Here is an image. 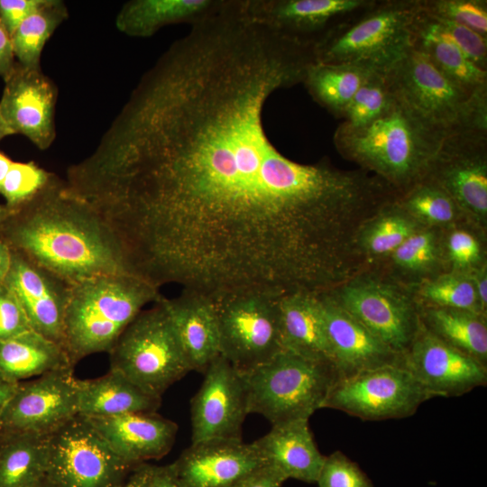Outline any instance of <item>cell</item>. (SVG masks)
<instances>
[{
    "mask_svg": "<svg viewBox=\"0 0 487 487\" xmlns=\"http://www.w3.org/2000/svg\"><path fill=\"white\" fill-rule=\"evenodd\" d=\"M0 237L12 252L70 285L101 275L131 274L102 217L55 174L32 198L11 209Z\"/></svg>",
    "mask_w": 487,
    "mask_h": 487,
    "instance_id": "1",
    "label": "cell"
},
{
    "mask_svg": "<svg viewBox=\"0 0 487 487\" xmlns=\"http://www.w3.org/2000/svg\"><path fill=\"white\" fill-rule=\"evenodd\" d=\"M446 135L392 93L379 117L361 127L340 124L333 141L344 158L402 194L427 176Z\"/></svg>",
    "mask_w": 487,
    "mask_h": 487,
    "instance_id": "2",
    "label": "cell"
},
{
    "mask_svg": "<svg viewBox=\"0 0 487 487\" xmlns=\"http://www.w3.org/2000/svg\"><path fill=\"white\" fill-rule=\"evenodd\" d=\"M161 298L159 288L129 273L107 274L71 286L63 347L73 366L113 348L143 307Z\"/></svg>",
    "mask_w": 487,
    "mask_h": 487,
    "instance_id": "3",
    "label": "cell"
},
{
    "mask_svg": "<svg viewBox=\"0 0 487 487\" xmlns=\"http://www.w3.org/2000/svg\"><path fill=\"white\" fill-rule=\"evenodd\" d=\"M420 0H373L314 44L316 62L357 64L388 72L412 47Z\"/></svg>",
    "mask_w": 487,
    "mask_h": 487,
    "instance_id": "4",
    "label": "cell"
},
{
    "mask_svg": "<svg viewBox=\"0 0 487 487\" xmlns=\"http://www.w3.org/2000/svg\"><path fill=\"white\" fill-rule=\"evenodd\" d=\"M241 374L249 414H260L271 425L309 419L315 411L323 408L338 377L332 364L284 350Z\"/></svg>",
    "mask_w": 487,
    "mask_h": 487,
    "instance_id": "5",
    "label": "cell"
},
{
    "mask_svg": "<svg viewBox=\"0 0 487 487\" xmlns=\"http://www.w3.org/2000/svg\"><path fill=\"white\" fill-rule=\"evenodd\" d=\"M385 74L392 93L447 134L462 128L487 130V87L466 93L423 52L411 47Z\"/></svg>",
    "mask_w": 487,
    "mask_h": 487,
    "instance_id": "6",
    "label": "cell"
},
{
    "mask_svg": "<svg viewBox=\"0 0 487 487\" xmlns=\"http://www.w3.org/2000/svg\"><path fill=\"white\" fill-rule=\"evenodd\" d=\"M108 354L110 370L158 398L191 371L161 298L136 316Z\"/></svg>",
    "mask_w": 487,
    "mask_h": 487,
    "instance_id": "7",
    "label": "cell"
},
{
    "mask_svg": "<svg viewBox=\"0 0 487 487\" xmlns=\"http://www.w3.org/2000/svg\"><path fill=\"white\" fill-rule=\"evenodd\" d=\"M432 396L402 364H387L337 377L322 409L363 420L412 416Z\"/></svg>",
    "mask_w": 487,
    "mask_h": 487,
    "instance_id": "8",
    "label": "cell"
},
{
    "mask_svg": "<svg viewBox=\"0 0 487 487\" xmlns=\"http://www.w3.org/2000/svg\"><path fill=\"white\" fill-rule=\"evenodd\" d=\"M276 297L262 292L213 300L218 317L220 355L239 372L250 371L282 351Z\"/></svg>",
    "mask_w": 487,
    "mask_h": 487,
    "instance_id": "9",
    "label": "cell"
},
{
    "mask_svg": "<svg viewBox=\"0 0 487 487\" xmlns=\"http://www.w3.org/2000/svg\"><path fill=\"white\" fill-rule=\"evenodd\" d=\"M374 336L402 356L420 326L417 302L397 285L358 274L329 290Z\"/></svg>",
    "mask_w": 487,
    "mask_h": 487,
    "instance_id": "10",
    "label": "cell"
},
{
    "mask_svg": "<svg viewBox=\"0 0 487 487\" xmlns=\"http://www.w3.org/2000/svg\"><path fill=\"white\" fill-rule=\"evenodd\" d=\"M46 476L59 487H116L133 469L80 415L49 436Z\"/></svg>",
    "mask_w": 487,
    "mask_h": 487,
    "instance_id": "11",
    "label": "cell"
},
{
    "mask_svg": "<svg viewBox=\"0 0 487 487\" xmlns=\"http://www.w3.org/2000/svg\"><path fill=\"white\" fill-rule=\"evenodd\" d=\"M424 179L440 186L466 220L487 225V130L463 128L447 134Z\"/></svg>",
    "mask_w": 487,
    "mask_h": 487,
    "instance_id": "12",
    "label": "cell"
},
{
    "mask_svg": "<svg viewBox=\"0 0 487 487\" xmlns=\"http://www.w3.org/2000/svg\"><path fill=\"white\" fill-rule=\"evenodd\" d=\"M78 415L73 368L17 383L0 417V431L49 436Z\"/></svg>",
    "mask_w": 487,
    "mask_h": 487,
    "instance_id": "13",
    "label": "cell"
},
{
    "mask_svg": "<svg viewBox=\"0 0 487 487\" xmlns=\"http://www.w3.org/2000/svg\"><path fill=\"white\" fill-rule=\"evenodd\" d=\"M204 374L190 402L191 444L242 439L243 425L249 412L241 372L219 355Z\"/></svg>",
    "mask_w": 487,
    "mask_h": 487,
    "instance_id": "14",
    "label": "cell"
},
{
    "mask_svg": "<svg viewBox=\"0 0 487 487\" xmlns=\"http://www.w3.org/2000/svg\"><path fill=\"white\" fill-rule=\"evenodd\" d=\"M402 365L435 397H459L487 384V367L446 344L421 322Z\"/></svg>",
    "mask_w": 487,
    "mask_h": 487,
    "instance_id": "15",
    "label": "cell"
},
{
    "mask_svg": "<svg viewBox=\"0 0 487 487\" xmlns=\"http://www.w3.org/2000/svg\"><path fill=\"white\" fill-rule=\"evenodd\" d=\"M3 79V120L13 134H22L38 149L47 150L56 137V85L41 69L26 68L16 61Z\"/></svg>",
    "mask_w": 487,
    "mask_h": 487,
    "instance_id": "16",
    "label": "cell"
},
{
    "mask_svg": "<svg viewBox=\"0 0 487 487\" xmlns=\"http://www.w3.org/2000/svg\"><path fill=\"white\" fill-rule=\"evenodd\" d=\"M5 284L20 301L32 329L63 347L72 285L14 252Z\"/></svg>",
    "mask_w": 487,
    "mask_h": 487,
    "instance_id": "17",
    "label": "cell"
},
{
    "mask_svg": "<svg viewBox=\"0 0 487 487\" xmlns=\"http://www.w3.org/2000/svg\"><path fill=\"white\" fill-rule=\"evenodd\" d=\"M373 0H244L248 14L282 33L315 44Z\"/></svg>",
    "mask_w": 487,
    "mask_h": 487,
    "instance_id": "18",
    "label": "cell"
},
{
    "mask_svg": "<svg viewBox=\"0 0 487 487\" xmlns=\"http://www.w3.org/2000/svg\"><path fill=\"white\" fill-rule=\"evenodd\" d=\"M318 297L338 377L387 364H402V356L391 350L344 309L330 291L318 293Z\"/></svg>",
    "mask_w": 487,
    "mask_h": 487,
    "instance_id": "19",
    "label": "cell"
},
{
    "mask_svg": "<svg viewBox=\"0 0 487 487\" xmlns=\"http://www.w3.org/2000/svg\"><path fill=\"white\" fill-rule=\"evenodd\" d=\"M172 465L183 487H227L263 463L253 443L221 439L191 444Z\"/></svg>",
    "mask_w": 487,
    "mask_h": 487,
    "instance_id": "20",
    "label": "cell"
},
{
    "mask_svg": "<svg viewBox=\"0 0 487 487\" xmlns=\"http://www.w3.org/2000/svg\"><path fill=\"white\" fill-rule=\"evenodd\" d=\"M87 419L115 454L132 468L166 455L178 433L174 421L156 412Z\"/></svg>",
    "mask_w": 487,
    "mask_h": 487,
    "instance_id": "21",
    "label": "cell"
},
{
    "mask_svg": "<svg viewBox=\"0 0 487 487\" xmlns=\"http://www.w3.org/2000/svg\"><path fill=\"white\" fill-rule=\"evenodd\" d=\"M191 371L204 372L220 355L218 317L214 301L183 290L174 299L161 297Z\"/></svg>",
    "mask_w": 487,
    "mask_h": 487,
    "instance_id": "22",
    "label": "cell"
},
{
    "mask_svg": "<svg viewBox=\"0 0 487 487\" xmlns=\"http://www.w3.org/2000/svg\"><path fill=\"white\" fill-rule=\"evenodd\" d=\"M253 445L263 465L285 480L316 483L326 455L317 446L308 419L271 425L270 431Z\"/></svg>",
    "mask_w": 487,
    "mask_h": 487,
    "instance_id": "23",
    "label": "cell"
},
{
    "mask_svg": "<svg viewBox=\"0 0 487 487\" xmlns=\"http://www.w3.org/2000/svg\"><path fill=\"white\" fill-rule=\"evenodd\" d=\"M278 307L282 350L334 366L318 293H288Z\"/></svg>",
    "mask_w": 487,
    "mask_h": 487,
    "instance_id": "24",
    "label": "cell"
},
{
    "mask_svg": "<svg viewBox=\"0 0 487 487\" xmlns=\"http://www.w3.org/2000/svg\"><path fill=\"white\" fill-rule=\"evenodd\" d=\"M77 390L78 415L87 418L156 412L161 403V398L146 393L115 370L95 379H77Z\"/></svg>",
    "mask_w": 487,
    "mask_h": 487,
    "instance_id": "25",
    "label": "cell"
},
{
    "mask_svg": "<svg viewBox=\"0 0 487 487\" xmlns=\"http://www.w3.org/2000/svg\"><path fill=\"white\" fill-rule=\"evenodd\" d=\"M222 0H131L124 4L115 17L121 32L146 38L164 26L190 25L203 20L220 5Z\"/></svg>",
    "mask_w": 487,
    "mask_h": 487,
    "instance_id": "26",
    "label": "cell"
},
{
    "mask_svg": "<svg viewBox=\"0 0 487 487\" xmlns=\"http://www.w3.org/2000/svg\"><path fill=\"white\" fill-rule=\"evenodd\" d=\"M73 367L60 345L32 329L0 342V373L15 383Z\"/></svg>",
    "mask_w": 487,
    "mask_h": 487,
    "instance_id": "27",
    "label": "cell"
},
{
    "mask_svg": "<svg viewBox=\"0 0 487 487\" xmlns=\"http://www.w3.org/2000/svg\"><path fill=\"white\" fill-rule=\"evenodd\" d=\"M412 48L426 54L453 83L468 94L487 87V70L473 64L448 38L429 23L421 8L412 24Z\"/></svg>",
    "mask_w": 487,
    "mask_h": 487,
    "instance_id": "28",
    "label": "cell"
},
{
    "mask_svg": "<svg viewBox=\"0 0 487 487\" xmlns=\"http://www.w3.org/2000/svg\"><path fill=\"white\" fill-rule=\"evenodd\" d=\"M418 312L422 324L431 333L487 367L486 317L433 307H418Z\"/></svg>",
    "mask_w": 487,
    "mask_h": 487,
    "instance_id": "29",
    "label": "cell"
},
{
    "mask_svg": "<svg viewBox=\"0 0 487 487\" xmlns=\"http://www.w3.org/2000/svg\"><path fill=\"white\" fill-rule=\"evenodd\" d=\"M49 436L0 431V487H30L47 474Z\"/></svg>",
    "mask_w": 487,
    "mask_h": 487,
    "instance_id": "30",
    "label": "cell"
},
{
    "mask_svg": "<svg viewBox=\"0 0 487 487\" xmlns=\"http://www.w3.org/2000/svg\"><path fill=\"white\" fill-rule=\"evenodd\" d=\"M374 71L357 64L314 62L302 83L317 104L333 115L343 117L354 95Z\"/></svg>",
    "mask_w": 487,
    "mask_h": 487,
    "instance_id": "31",
    "label": "cell"
},
{
    "mask_svg": "<svg viewBox=\"0 0 487 487\" xmlns=\"http://www.w3.org/2000/svg\"><path fill=\"white\" fill-rule=\"evenodd\" d=\"M397 198L381 207L359 229L356 244L363 262L389 257L409 236L425 227L398 204Z\"/></svg>",
    "mask_w": 487,
    "mask_h": 487,
    "instance_id": "32",
    "label": "cell"
},
{
    "mask_svg": "<svg viewBox=\"0 0 487 487\" xmlns=\"http://www.w3.org/2000/svg\"><path fill=\"white\" fill-rule=\"evenodd\" d=\"M68 17L64 2L48 0L44 6L26 18L10 36L16 62L26 68L41 69L45 43Z\"/></svg>",
    "mask_w": 487,
    "mask_h": 487,
    "instance_id": "33",
    "label": "cell"
},
{
    "mask_svg": "<svg viewBox=\"0 0 487 487\" xmlns=\"http://www.w3.org/2000/svg\"><path fill=\"white\" fill-rule=\"evenodd\" d=\"M398 204L425 227H449L465 219L454 199L437 184L423 179L400 194Z\"/></svg>",
    "mask_w": 487,
    "mask_h": 487,
    "instance_id": "34",
    "label": "cell"
},
{
    "mask_svg": "<svg viewBox=\"0 0 487 487\" xmlns=\"http://www.w3.org/2000/svg\"><path fill=\"white\" fill-rule=\"evenodd\" d=\"M421 306L461 309L486 317L469 273L450 271L424 280L419 287Z\"/></svg>",
    "mask_w": 487,
    "mask_h": 487,
    "instance_id": "35",
    "label": "cell"
},
{
    "mask_svg": "<svg viewBox=\"0 0 487 487\" xmlns=\"http://www.w3.org/2000/svg\"><path fill=\"white\" fill-rule=\"evenodd\" d=\"M443 251L440 228L424 227L409 236L389 257L397 271L421 276L436 269Z\"/></svg>",
    "mask_w": 487,
    "mask_h": 487,
    "instance_id": "36",
    "label": "cell"
},
{
    "mask_svg": "<svg viewBox=\"0 0 487 487\" xmlns=\"http://www.w3.org/2000/svg\"><path fill=\"white\" fill-rule=\"evenodd\" d=\"M391 96L386 74L374 71L348 103L343 123L352 127L370 124L383 113Z\"/></svg>",
    "mask_w": 487,
    "mask_h": 487,
    "instance_id": "37",
    "label": "cell"
},
{
    "mask_svg": "<svg viewBox=\"0 0 487 487\" xmlns=\"http://www.w3.org/2000/svg\"><path fill=\"white\" fill-rule=\"evenodd\" d=\"M52 174L34 161H13L0 190L5 206L14 209L28 201L48 183Z\"/></svg>",
    "mask_w": 487,
    "mask_h": 487,
    "instance_id": "38",
    "label": "cell"
},
{
    "mask_svg": "<svg viewBox=\"0 0 487 487\" xmlns=\"http://www.w3.org/2000/svg\"><path fill=\"white\" fill-rule=\"evenodd\" d=\"M422 11L464 25L487 38L486 0H420Z\"/></svg>",
    "mask_w": 487,
    "mask_h": 487,
    "instance_id": "39",
    "label": "cell"
},
{
    "mask_svg": "<svg viewBox=\"0 0 487 487\" xmlns=\"http://www.w3.org/2000/svg\"><path fill=\"white\" fill-rule=\"evenodd\" d=\"M443 238V250L452 271L469 272L483 263V250L478 236L464 226L454 225Z\"/></svg>",
    "mask_w": 487,
    "mask_h": 487,
    "instance_id": "40",
    "label": "cell"
},
{
    "mask_svg": "<svg viewBox=\"0 0 487 487\" xmlns=\"http://www.w3.org/2000/svg\"><path fill=\"white\" fill-rule=\"evenodd\" d=\"M422 12L438 33L453 41L473 64L487 70V38L464 25Z\"/></svg>",
    "mask_w": 487,
    "mask_h": 487,
    "instance_id": "41",
    "label": "cell"
},
{
    "mask_svg": "<svg viewBox=\"0 0 487 487\" xmlns=\"http://www.w3.org/2000/svg\"><path fill=\"white\" fill-rule=\"evenodd\" d=\"M316 483L317 487H373L367 474L341 451L325 456Z\"/></svg>",
    "mask_w": 487,
    "mask_h": 487,
    "instance_id": "42",
    "label": "cell"
},
{
    "mask_svg": "<svg viewBox=\"0 0 487 487\" xmlns=\"http://www.w3.org/2000/svg\"><path fill=\"white\" fill-rule=\"evenodd\" d=\"M32 330L28 317L14 293L0 284V342Z\"/></svg>",
    "mask_w": 487,
    "mask_h": 487,
    "instance_id": "43",
    "label": "cell"
},
{
    "mask_svg": "<svg viewBox=\"0 0 487 487\" xmlns=\"http://www.w3.org/2000/svg\"><path fill=\"white\" fill-rule=\"evenodd\" d=\"M47 2L48 0H0V22L11 36L26 18Z\"/></svg>",
    "mask_w": 487,
    "mask_h": 487,
    "instance_id": "44",
    "label": "cell"
},
{
    "mask_svg": "<svg viewBox=\"0 0 487 487\" xmlns=\"http://www.w3.org/2000/svg\"><path fill=\"white\" fill-rule=\"evenodd\" d=\"M285 481L276 471L263 465L227 487H282Z\"/></svg>",
    "mask_w": 487,
    "mask_h": 487,
    "instance_id": "45",
    "label": "cell"
},
{
    "mask_svg": "<svg viewBox=\"0 0 487 487\" xmlns=\"http://www.w3.org/2000/svg\"><path fill=\"white\" fill-rule=\"evenodd\" d=\"M154 467L147 463L136 465L116 487H151Z\"/></svg>",
    "mask_w": 487,
    "mask_h": 487,
    "instance_id": "46",
    "label": "cell"
},
{
    "mask_svg": "<svg viewBox=\"0 0 487 487\" xmlns=\"http://www.w3.org/2000/svg\"><path fill=\"white\" fill-rule=\"evenodd\" d=\"M15 63L11 38L0 22V76L5 78Z\"/></svg>",
    "mask_w": 487,
    "mask_h": 487,
    "instance_id": "47",
    "label": "cell"
},
{
    "mask_svg": "<svg viewBox=\"0 0 487 487\" xmlns=\"http://www.w3.org/2000/svg\"><path fill=\"white\" fill-rule=\"evenodd\" d=\"M482 313L487 314V265L486 262L470 271Z\"/></svg>",
    "mask_w": 487,
    "mask_h": 487,
    "instance_id": "48",
    "label": "cell"
},
{
    "mask_svg": "<svg viewBox=\"0 0 487 487\" xmlns=\"http://www.w3.org/2000/svg\"><path fill=\"white\" fill-rule=\"evenodd\" d=\"M151 487H183L179 482L172 464L154 467Z\"/></svg>",
    "mask_w": 487,
    "mask_h": 487,
    "instance_id": "49",
    "label": "cell"
},
{
    "mask_svg": "<svg viewBox=\"0 0 487 487\" xmlns=\"http://www.w3.org/2000/svg\"><path fill=\"white\" fill-rule=\"evenodd\" d=\"M11 262L12 252L9 246L0 237V284L5 282L11 267Z\"/></svg>",
    "mask_w": 487,
    "mask_h": 487,
    "instance_id": "50",
    "label": "cell"
},
{
    "mask_svg": "<svg viewBox=\"0 0 487 487\" xmlns=\"http://www.w3.org/2000/svg\"><path fill=\"white\" fill-rule=\"evenodd\" d=\"M17 383L7 380L0 373V417L13 396Z\"/></svg>",
    "mask_w": 487,
    "mask_h": 487,
    "instance_id": "51",
    "label": "cell"
},
{
    "mask_svg": "<svg viewBox=\"0 0 487 487\" xmlns=\"http://www.w3.org/2000/svg\"><path fill=\"white\" fill-rule=\"evenodd\" d=\"M13 161L0 152V190Z\"/></svg>",
    "mask_w": 487,
    "mask_h": 487,
    "instance_id": "52",
    "label": "cell"
},
{
    "mask_svg": "<svg viewBox=\"0 0 487 487\" xmlns=\"http://www.w3.org/2000/svg\"><path fill=\"white\" fill-rule=\"evenodd\" d=\"M30 487H59V486L55 484L52 481H51L47 476H45Z\"/></svg>",
    "mask_w": 487,
    "mask_h": 487,
    "instance_id": "53",
    "label": "cell"
},
{
    "mask_svg": "<svg viewBox=\"0 0 487 487\" xmlns=\"http://www.w3.org/2000/svg\"><path fill=\"white\" fill-rule=\"evenodd\" d=\"M13 133L8 128L5 121L3 120L0 115V141L5 138L6 136L12 135Z\"/></svg>",
    "mask_w": 487,
    "mask_h": 487,
    "instance_id": "54",
    "label": "cell"
},
{
    "mask_svg": "<svg viewBox=\"0 0 487 487\" xmlns=\"http://www.w3.org/2000/svg\"><path fill=\"white\" fill-rule=\"evenodd\" d=\"M11 209L5 206V204H0V225L3 221L9 216Z\"/></svg>",
    "mask_w": 487,
    "mask_h": 487,
    "instance_id": "55",
    "label": "cell"
}]
</instances>
